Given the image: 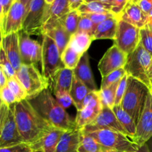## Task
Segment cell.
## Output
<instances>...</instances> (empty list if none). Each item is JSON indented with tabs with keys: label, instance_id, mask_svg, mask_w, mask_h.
Here are the masks:
<instances>
[{
	"label": "cell",
	"instance_id": "cell-1",
	"mask_svg": "<svg viewBox=\"0 0 152 152\" xmlns=\"http://www.w3.org/2000/svg\"><path fill=\"white\" fill-rule=\"evenodd\" d=\"M15 117L24 142L30 145L39 142L54 129L37 112L28 99L16 102Z\"/></svg>",
	"mask_w": 152,
	"mask_h": 152
},
{
	"label": "cell",
	"instance_id": "cell-2",
	"mask_svg": "<svg viewBox=\"0 0 152 152\" xmlns=\"http://www.w3.org/2000/svg\"><path fill=\"white\" fill-rule=\"evenodd\" d=\"M28 101L37 112L55 129L63 131L77 129L75 120L53 97L49 88L34 97L28 99Z\"/></svg>",
	"mask_w": 152,
	"mask_h": 152
},
{
	"label": "cell",
	"instance_id": "cell-3",
	"mask_svg": "<svg viewBox=\"0 0 152 152\" xmlns=\"http://www.w3.org/2000/svg\"><path fill=\"white\" fill-rule=\"evenodd\" d=\"M150 91L151 90L145 84L129 76L127 88L120 106L130 114L137 126L145 108L147 97Z\"/></svg>",
	"mask_w": 152,
	"mask_h": 152
},
{
	"label": "cell",
	"instance_id": "cell-4",
	"mask_svg": "<svg viewBox=\"0 0 152 152\" xmlns=\"http://www.w3.org/2000/svg\"><path fill=\"white\" fill-rule=\"evenodd\" d=\"M15 104H0V148L24 142L16 124Z\"/></svg>",
	"mask_w": 152,
	"mask_h": 152
},
{
	"label": "cell",
	"instance_id": "cell-5",
	"mask_svg": "<svg viewBox=\"0 0 152 152\" xmlns=\"http://www.w3.org/2000/svg\"><path fill=\"white\" fill-rule=\"evenodd\" d=\"M151 64L152 55L139 44L134 51L128 55L124 69L129 77L140 81L151 91V83L148 78V71Z\"/></svg>",
	"mask_w": 152,
	"mask_h": 152
},
{
	"label": "cell",
	"instance_id": "cell-6",
	"mask_svg": "<svg viewBox=\"0 0 152 152\" xmlns=\"http://www.w3.org/2000/svg\"><path fill=\"white\" fill-rule=\"evenodd\" d=\"M83 134L91 137L101 145L112 151L134 152L140 148L132 138L115 131L102 129Z\"/></svg>",
	"mask_w": 152,
	"mask_h": 152
},
{
	"label": "cell",
	"instance_id": "cell-7",
	"mask_svg": "<svg viewBox=\"0 0 152 152\" xmlns=\"http://www.w3.org/2000/svg\"><path fill=\"white\" fill-rule=\"evenodd\" d=\"M42 71L44 77L53 81L59 71L65 68L61 58L60 52L55 42L48 35L42 36Z\"/></svg>",
	"mask_w": 152,
	"mask_h": 152
},
{
	"label": "cell",
	"instance_id": "cell-8",
	"mask_svg": "<svg viewBox=\"0 0 152 152\" xmlns=\"http://www.w3.org/2000/svg\"><path fill=\"white\" fill-rule=\"evenodd\" d=\"M16 77L26 91V99L34 97L48 88V80L34 65L22 64L20 69L16 72Z\"/></svg>",
	"mask_w": 152,
	"mask_h": 152
},
{
	"label": "cell",
	"instance_id": "cell-9",
	"mask_svg": "<svg viewBox=\"0 0 152 152\" xmlns=\"http://www.w3.org/2000/svg\"><path fill=\"white\" fill-rule=\"evenodd\" d=\"M45 0H33L25 13L22 31L28 35H42L46 9Z\"/></svg>",
	"mask_w": 152,
	"mask_h": 152
},
{
	"label": "cell",
	"instance_id": "cell-10",
	"mask_svg": "<svg viewBox=\"0 0 152 152\" xmlns=\"http://www.w3.org/2000/svg\"><path fill=\"white\" fill-rule=\"evenodd\" d=\"M140 29L120 19L114 45L127 55L135 50L140 44Z\"/></svg>",
	"mask_w": 152,
	"mask_h": 152
},
{
	"label": "cell",
	"instance_id": "cell-11",
	"mask_svg": "<svg viewBox=\"0 0 152 152\" xmlns=\"http://www.w3.org/2000/svg\"><path fill=\"white\" fill-rule=\"evenodd\" d=\"M102 129L115 131L129 137V134L117 118L112 108L108 106H104L96 118L83 129V132L87 133Z\"/></svg>",
	"mask_w": 152,
	"mask_h": 152
},
{
	"label": "cell",
	"instance_id": "cell-12",
	"mask_svg": "<svg viewBox=\"0 0 152 152\" xmlns=\"http://www.w3.org/2000/svg\"><path fill=\"white\" fill-rule=\"evenodd\" d=\"M19 50L22 64L37 65L42 61V46L22 31L19 32Z\"/></svg>",
	"mask_w": 152,
	"mask_h": 152
},
{
	"label": "cell",
	"instance_id": "cell-13",
	"mask_svg": "<svg viewBox=\"0 0 152 152\" xmlns=\"http://www.w3.org/2000/svg\"><path fill=\"white\" fill-rule=\"evenodd\" d=\"M128 55L122 51L116 45H113L105 53L98 65L101 76L105 77L110 73L124 68Z\"/></svg>",
	"mask_w": 152,
	"mask_h": 152
},
{
	"label": "cell",
	"instance_id": "cell-14",
	"mask_svg": "<svg viewBox=\"0 0 152 152\" xmlns=\"http://www.w3.org/2000/svg\"><path fill=\"white\" fill-rule=\"evenodd\" d=\"M152 136V91L149 92L142 114L137 126V132L134 139L135 143L140 147Z\"/></svg>",
	"mask_w": 152,
	"mask_h": 152
},
{
	"label": "cell",
	"instance_id": "cell-15",
	"mask_svg": "<svg viewBox=\"0 0 152 152\" xmlns=\"http://www.w3.org/2000/svg\"><path fill=\"white\" fill-rule=\"evenodd\" d=\"M25 16V6L20 0H15L1 27V37L22 31Z\"/></svg>",
	"mask_w": 152,
	"mask_h": 152
},
{
	"label": "cell",
	"instance_id": "cell-16",
	"mask_svg": "<svg viewBox=\"0 0 152 152\" xmlns=\"http://www.w3.org/2000/svg\"><path fill=\"white\" fill-rule=\"evenodd\" d=\"M19 42V32L1 37V48H2L4 50L7 58L16 72L20 69L22 65Z\"/></svg>",
	"mask_w": 152,
	"mask_h": 152
},
{
	"label": "cell",
	"instance_id": "cell-17",
	"mask_svg": "<svg viewBox=\"0 0 152 152\" xmlns=\"http://www.w3.org/2000/svg\"><path fill=\"white\" fill-rule=\"evenodd\" d=\"M119 18L141 29L148 24V14L142 11L137 3L129 0L119 16Z\"/></svg>",
	"mask_w": 152,
	"mask_h": 152
},
{
	"label": "cell",
	"instance_id": "cell-18",
	"mask_svg": "<svg viewBox=\"0 0 152 152\" xmlns=\"http://www.w3.org/2000/svg\"><path fill=\"white\" fill-rule=\"evenodd\" d=\"M45 34L50 37L55 42L59 48L60 54L63 53L71 41V35L67 32L59 21L54 22L52 25L43 27L42 36Z\"/></svg>",
	"mask_w": 152,
	"mask_h": 152
},
{
	"label": "cell",
	"instance_id": "cell-19",
	"mask_svg": "<svg viewBox=\"0 0 152 152\" xmlns=\"http://www.w3.org/2000/svg\"><path fill=\"white\" fill-rule=\"evenodd\" d=\"M74 76L79 79L91 91L96 90V85L94 79L90 65V58L88 52L82 56L78 65L74 69Z\"/></svg>",
	"mask_w": 152,
	"mask_h": 152
},
{
	"label": "cell",
	"instance_id": "cell-20",
	"mask_svg": "<svg viewBox=\"0 0 152 152\" xmlns=\"http://www.w3.org/2000/svg\"><path fill=\"white\" fill-rule=\"evenodd\" d=\"M70 11L69 0H54L51 4H48L44 26L57 22Z\"/></svg>",
	"mask_w": 152,
	"mask_h": 152
},
{
	"label": "cell",
	"instance_id": "cell-21",
	"mask_svg": "<svg viewBox=\"0 0 152 152\" xmlns=\"http://www.w3.org/2000/svg\"><path fill=\"white\" fill-rule=\"evenodd\" d=\"M83 129H74L64 132L58 143L56 152H78Z\"/></svg>",
	"mask_w": 152,
	"mask_h": 152
},
{
	"label": "cell",
	"instance_id": "cell-22",
	"mask_svg": "<svg viewBox=\"0 0 152 152\" xmlns=\"http://www.w3.org/2000/svg\"><path fill=\"white\" fill-rule=\"evenodd\" d=\"M119 21V16H115L99 24L94 36V39H115Z\"/></svg>",
	"mask_w": 152,
	"mask_h": 152
},
{
	"label": "cell",
	"instance_id": "cell-23",
	"mask_svg": "<svg viewBox=\"0 0 152 152\" xmlns=\"http://www.w3.org/2000/svg\"><path fill=\"white\" fill-rule=\"evenodd\" d=\"M66 131L58 129H53L38 143L31 145L33 151L42 150L44 152H56L58 143L64 132Z\"/></svg>",
	"mask_w": 152,
	"mask_h": 152
},
{
	"label": "cell",
	"instance_id": "cell-24",
	"mask_svg": "<svg viewBox=\"0 0 152 152\" xmlns=\"http://www.w3.org/2000/svg\"><path fill=\"white\" fill-rule=\"evenodd\" d=\"M74 70L64 68L57 72L55 75L53 81V94L60 91H66L69 93L74 80Z\"/></svg>",
	"mask_w": 152,
	"mask_h": 152
},
{
	"label": "cell",
	"instance_id": "cell-25",
	"mask_svg": "<svg viewBox=\"0 0 152 152\" xmlns=\"http://www.w3.org/2000/svg\"><path fill=\"white\" fill-rule=\"evenodd\" d=\"M90 92L91 91L74 76L69 94L72 99L73 104L77 108V111L83 109L85 99Z\"/></svg>",
	"mask_w": 152,
	"mask_h": 152
},
{
	"label": "cell",
	"instance_id": "cell-26",
	"mask_svg": "<svg viewBox=\"0 0 152 152\" xmlns=\"http://www.w3.org/2000/svg\"><path fill=\"white\" fill-rule=\"evenodd\" d=\"M94 39V37L86 32L77 31L71 36L69 45L80 54L86 53L91 44Z\"/></svg>",
	"mask_w": 152,
	"mask_h": 152
},
{
	"label": "cell",
	"instance_id": "cell-27",
	"mask_svg": "<svg viewBox=\"0 0 152 152\" xmlns=\"http://www.w3.org/2000/svg\"><path fill=\"white\" fill-rule=\"evenodd\" d=\"M112 109L123 127L129 134V136L134 140L137 132V124L134 119L120 105H114Z\"/></svg>",
	"mask_w": 152,
	"mask_h": 152
},
{
	"label": "cell",
	"instance_id": "cell-28",
	"mask_svg": "<svg viewBox=\"0 0 152 152\" xmlns=\"http://www.w3.org/2000/svg\"><path fill=\"white\" fill-rule=\"evenodd\" d=\"M75 122L77 129H83L88 126L96 118L100 111L90 108H83L80 111H77Z\"/></svg>",
	"mask_w": 152,
	"mask_h": 152
},
{
	"label": "cell",
	"instance_id": "cell-29",
	"mask_svg": "<svg viewBox=\"0 0 152 152\" xmlns=\"http://www.w3.org/2000/svg\"><path fill=\"white\" fill-rule=\"evenodd\" d=\"M114 151L105 148L96 140L83 132L81 142L79 146L78 152H113Z\"/></svg>",
	"mask_w": 152,
	"mask_h": 152
},
{
	"label": "cell",
	"instance_id": "cell-30",
	"mask_svg": "<svg viewBox=\"0 0 152 152\" xmlns=\"http://www.w3.org/2000/svg\"><path fill=\"white\" fill-rule=\"evenodd\" d=\"M81 19V14L78 10H71L65 16L59 19V22L65 28L67 32L72 36L78 31L79 23Z\"/></svg>",
	"mask_w": 152,
	"mask_h": 152
},
{
	"label": "cell",
	"instance_id": "cell-31",
	"mask_svg": "<svg viewBox=\"0 0 152 152\" xmlns=\"http://www.w3.org/2000/svg\"><path fill=\"white\" fill-rule=\"evenodd\" d=\"M80 13H103L111 12V4L100 1H85L78 10Z\"/></svg>",
	"mask_w": 152,
	"mask_h": 152
},
{
	"label": "cell",
	"instance_id": "cell-32",
	"mask_svg": "<svg viewBox=\"0 0 152 152\" xmlns=\"http://www.w3.org/2000/svg\"><path fill=\"white\" fill-rule=\"evenodd\" d=\"M120 81L117 82L110 87L105 89H99L98 91L99 96L100 98L102 106H108L113 108L115 104L116 94H117V89Z\"/></svg>",
	"mask_w": 152,
	"mask_h": 152
},
{
	"label": "cell",
	"instance_id": "cell-33",
	"mask_svg": "<svg viewBox=\"0 0 152 152\" xmlns=\"http://www.w3.org/2000/svg\"><path fill=\"white\" fill-rule=\"evenodd\" d=\"M82 56L83 55L77 53L68 45L63 53L61 54V58H62V62L65 65V68L74 70L78 65Z\"/></svg>",
	"mask_w": 152,
	"mask_h": 152
},
{
	"label": "cell",
	"instance_id": "cell-34",
	"mask_svg": "<svg viewBox=\"0 0 152 152\" xmlns=\"http://www.w3.org/2000/svg\"><path fill=\"white\" fill-rule=\"evenodd\" d=\"M7 86L15 95L17 102L27 99L26 91L16 77L9 79L7 82Z\"/></svg>",
	"mask_w": 152,
	"mask_h": 152
},
{
	"label": "cell",
	"instance_id": "cell-35",
	"mask_svg": "<svg viewBox=\"0 0 152 152\" xmlns=\"http://www.w3.org/2000/svg\"><path fill=\"white\" fill-rule=\"evenodd\" d=\"M126 74V71L124 69V68H120V69L117 70V71H114L113 72L110 73L109 74L105 76V77H102L100 89H105L110 87V86H112L115 83L120 81Z\"/></svg>",
	"mask_w": 152,
	"mask_h": 152
},
{
	"label": "cell",
	"instance_id": "cell-36",
	"mask_svg": "<svg viewBox=\"0 0 152 152\" xmlns=\"http://www.w3.org/2000/svg\"><path fill=\"white\" fill-rule=\"evenodd\" d=\"M0 68L4 71L8 80L16 77V70L8 59L2 48H0Z\"/></svg>",
	"mask_w": 152,
	"mask_h": 152
},
{
	"label": "cell",
	"instance_id": "cell-37",
	"mask_svg": "<svg viewBox=\"0 0 152 152\" xmlns=\"http://www.w3.org/2000/svg\"><path fill=\"white\" fill-rule=\"evenodd\" d=\"M140 44L152 55V28L148 25L140 29Z\"/></svg>",
	"mask_w": 152,
	"mask_h": 152
},
{
	"label": "cell",
	"instance_id": "cell-38",
	"mask_svg": "<svg viewBox=\"0 0 152 152\" xmlns=\"http://www.w3.org/2000/svg\"><path fill=\"white\" fill-rule=\"evenodd\" d=\"M83 108H90L95 110H98L99 111H102L103 106H102V104L101 102L98 91H91L88 94L84 101Z\"/></svg>",
	"mask_w": 152,
	"mask_h": 152
},
{
	"label": "cell",
	"instance_id": "cell-39",
	"mask_svg": "<svg viewBox=\"0 0 152 152\" xmlns=\"http://www.w3.org/2000/svg\"><path fill=\"white\" fill-rule=\"evenodd\" d=\"M96 27H97V25H95L90 19L81 15V19H80V23H79L78 31H77L86 32L91 34V35L94 36Z\"/></svg>",
	"mask_w": 152,
	"mask_h": 152
},
{
	"label": "cell",
	"instance_id": "cell-40",
	"mask_svg": "<svg viewBox=\"0 0 152 152\" xmlns=\"http://www.w3.org/2000/svg\"><path fill=\"white\" fill-rule=\"evenodd\" d=\"M128 74H126L121 80H120L118 87L117 89V94H116V99H115V104L114 105H120V103L122 102L123 96L126 93V88H127L128 84Z\"/></svg>",
	"mask_w": 152,
	"mask_h": 152
},
{
	"label": "cell",
	"instance_id": "cell-41",
	"mask_svg": "<svg viewBox=\"0 0 152 152\" xmlns=\"http://www.w3.org/2000/svg\"><path fill=\"white\" fill-rule=\"evenodd\" d=\"M1 92H0V96H1V102L6 104V105H13L17 102L16 101V98L15 95L13 94V92L11 91L7 85L4 86V88L0 89Z\"/></svg>",
	"mask_w": 152,
	"mask_h": 152
},
{
	"label": "cell",
	"instance_id": "cell-42",
	"mask_svg": "<svg viewBox=\"0 0 152 152\" xmlns=\"http://www.w3.org/2000/svg\"><path fill=\"white\" fill-rule=\"evenodd\" d=\"M80 14L82 16H86V17H88V19H90L96 25H98L101 22L105 21L106 19H109V18L116 16L112 12L103 13H80Z\"/></svg>",
	"mask_w": 152,
	"mask_h": 152
},
{
	"label": "cell",
	"instance_id": "cell-43",
	"mask_svg": "<svg viewBox=\"0 0 152 152\" xmlns=\"http://www.w3.org/2000/svg\"><path fill=\"white\" fill-rule=\"evenodd\" d=\"M55 97L59 103L65 109L69 108L71 104H73L72 99H71L70 94L66 91H60L54 94Z\"/></svg>",
	"mask_w": 152,
	"mask_h": 152
},
{
	"label": "cell",
	"instance_id": "cell-44",
	"mask_svg": "<svg viewBox=\"0 0 152 152\" xmlns=\"http://www.w3.org/2000/svg\"><path fill=\"white\" fill-rule=\"evenodd\" d=\"M15 0H1L0 4H1V12H0V24L1 27L2 26L4 22L6 16L8 13L9 10L11 8L13 2Z\"/></svg>",
	"mask_w": 152,
	"mask_h": 152
},
{
	"label": "cell",
	"instance_id": "cell-45",
	"mask_svg": "<svg viewBox=\"0 0 152 152\" xmlns=\"http://www.w3.org/2000/svg\"><path fill=\"white\" fill-rule=\"evenodd\" d=\"M33 149L31 145L22 142L18 145H13L7 148H0V152H32Z\"/></svg>",
	"mask_w": 152,
	"mask_h": 152
},
{
	"label": "cell",
	"instance_id": "cell-46",
	"mask_svg": "<svg viewBox=\"0 0 152 152\" xmlns=\"http://www.w3.org/2000/svg\"><path fill=\"white\" fill-rule=\"evenodd\" d=\"M129 0H113L111 3V12L119 16Z\"/></svg>",
	"mask_w": 152,
	"mask_h": 152
},
{
	"label": "cell",
	"instance_id": "cell-47",
	"mask_svg": "<svg viewBox=\"0 0 152 152\" xmlns=\"http://www.w3.org/2000/svg\"><path fill=\"white\" fill-rule=\"evenodd\" d=\"M143 12L148 14L152 10V0H140L138 3Z\"/></svg>",
	"mask_w": 152,
	"mask_h": 152
},
{
	"label": "cell",
	"instance_id": "cell-48",
	"mask_svg": "<svg viewBox=\"0 0 152 152\" xmlns=\"http://www.w3.org/2000/svg\"><path fill=\"white\" fill-rule=\"evenodd\" d=\"M86 1V0H69L70 9L71 10H77L79 7Z\"/></svg>",
	"mask_w": 152,
	"mask_h": 152
},
{
	"label": "cell",
	"instance_id": "cell-49",
	"mask_svg": "<svg viewBox=\"0 0 152 152\" xmlns=\"http://www.w3.org/2000/svg\"><path fill=\"white\" fill-rule=\"evenodd\" d=\"M7 82H8V78L5 75L4 71L0 68V89L7 86Z\"/></svg>",
	"mask_w": 152,
	"mask_h": 152
},
{
	"label": "cell",
	"instance_id": "cell-50",
	"mask_svg": "<svg viewBox=\"0 0 152 152\" xmlns=\"http://www.w3.org/2000/svg\"><path fill=\"white\" fill-rule=\"evenodd\" d=\"M21 2L23 4V5L25 6V13H26L27 10H28V8H29V6L30 4H31V3L32 2L33 0H20Z\"/></svg>",
	"mask_w": 152,
	"mask_h": 152
},
{
	"label": "cell",
	"instance_id": "cell-51",
	"mask_svg": "<svg viewBox=\"0 0 152 152\" xmlns=\"http://www.w3.org/2000/svg\"><path fill=\"white\" fill-rule=\"evenodd\" d=\"M134 152H150L149 149H148V147L146 143H145L144 145H142V146H140L139 148V149L137 151H134Z\"/></svg>",
	"mask_w": 152,
	"mask_h": 152
},
{
	"label": "cell",
	"instance_id": "cell-52",
	"mask_svg": "<svg viewBox=\"0 0 152 152\" xmlns=\"http://www.w3.org/2000/svg\"><path fill=\"white\" fill-rule=\"evenodd\" d=\"M100 1V2H103V3H106V4H111L113 0H86V1Z\"/></svg>",
	"mask_w": 152,
	"mask_h": 152
},
{
	"label": "cell",
	"instance_id": "cell-53",
	"mask_svg": "<svg viewBox=\"0 0 152 152\" xmlns=\"http://www.w3.org/2000/svg\"><path fill=\"white\" fill-rule=\"evenodd\" d=\"M147 25L152 28V10H151L149 13H148V24Z\"/></svg>",
	"mask_w": 152,
	"mask_h": 152
},
{
	"label": "cell",
	"instance_id": "cell-54",
	"mask_svg": "<svg viewBox=\"0 0 152 152\" xmlns=\"http://www.w3.org/2000/svg\"><path fill=\"white\" fill-rule=\"evenodd\" d=\"M148 78H149L150 83H151V91H152V64L149 68V71H148Z\"/></svg>",
	"mask_w": 152,
	"mask_h": 152
},
{
	"label": "cell",
	"instance_id": "cell-55",
	"mask_svg": "<svg viewBox=\"0 0 152 152\" xmlns=\"http://www.w3.org/2000/svg\"><path fill=\"white\" fill-rule=\"evenodd\" d=\"M146 144H147V145H148V149H149L150 152H152V136L151 137V138H150V139L147 141Z\"/></svg>",
	"mask_w": 152,
	"mask_h": 152
},
{
	"label": "cell",
	"instance_id": "cell-56",
	"mask_svg": "<svg viewBox=\"0 0 152 152\" xmlns=\"http://www.w3.org/2000/svg\"><path fill=\"white\" fill-rule=\"evenodd\" d=\"M45 1H46V2L48 3V4H51V3L53 2L54 0H45Z\"/></svg>",
	"mask_w": 152,
	"mask_h": 152
},
{
	"label": "cell",
	"instance_id": "cell-57",
	"mask_svg": "<svg viewBox=\"0 0 152 152\" xmlns=\"http://www.w3.org/2000/svg\"><path fill=\"white\" fill-rule=\"evenodd\" d=\"M130 1H133V2H135V3H139V1H140V0H130Z\"/></svg>",
	"mask_w": 152,
	"mask_h": 152
},
{
	"label": "cell",
	"instance_id": "cell-58",
	"mask_svg": "<svg viewBox=\"0 0 152 152\" xmlns=\"http://www.w3.org/2000/svg\"><path fill=\"white\" fill-rule=\"evenodd\" d=\"M32 152H44L42 150H37V151H33Z\"/></svg>",
	"mask_w": 152,
	"mask_h": 152
},
{
	"label": "cell",
	"instance_id": "cell-59",
	"mask_svg": "<svg viewBox=\"0 0 152 152\" xmlns=\"http://www.w3.org/2000/svg\"><path fill=\"white\" fill-rule=\"evenodd\" d=\"M113 152H120V151H114Z\"/></svg>",
	"mask_w": 152,
	"mask_h": 152
}]
</instances>
